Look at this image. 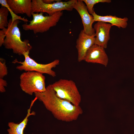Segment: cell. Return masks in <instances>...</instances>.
I'll use <instances>...</instances> for the list:
<instances>
[{"mask_svg": "<svg viewBox=\"0 0 134 134\" xmlns=\"http://www.w3.org/2000/svg\"><path fill=\"white\" fill-rule=\"evenodd\" d=\"M34 94L37 99L58 120L68 122L75 121L83 113L79 105H75L58 97L50 85L46 87L45 91Z\"/></svg>", "mask_w": 134, "mask_h": 134, "instance_id": "obj_1", "label": "cell"}, {"mask_svg": "<svg viewBox=\"0 0 134 134\" xmlns=\"http://www.w3.org/2000/svg\"><path fill=\"white\" fill-rule=\"evenodd\" d=\"M20 22L18 20L13 21L11 18L9 20L7 27L4 29L6 36L3 45L6 49L12 50L14 53L23 55L32 47L29 40L21 39V33L18 27Z\"/></svg>", "mask_w": 134, "mask_h": 134, "instance_id": "obj_2", "label": "cell"}, {"mask_svg": "<svg viewBox=\"0 0 134 134\" xmlns=\"http://www.w3.org/2000/svg\"><path fill=\"white\" fill-rule=\"evenodd\" d=\"M43 13H32L33 19L29 24L22 25L23 29L25 31H32L34 34L43 33L56 25L63 15L62 11L56 12L51 15L44 16Z\"/></svg>", "mask_w": 134, "mask_h": 134, "instance_id": "obj_3", "label": "cell"}, {"mask_svg": "<svg viewBox=\"0 0 134 134\" xmlns=\"http://www.w3.org/2000/svg\"><path fill=\"white\" fill-rule=\"evenodd\" d=\"M50 85L58 97L75 105H79L81 101V95L73 80L61 79Z\"/></svg>", "mask_w": 134, "mask_h": 134, "instance_id": "obj_4", "label": "cell"}, {"mask_svg": "<svg viewBox=\"0 0 134 134\" xmlns=\"http://www.w3.org/2000/svg\"><path fill=\"white\" fill-rule=\"evenodd\" d=\"M20 85L25 93L32 95L35 92H41L46 90L45 77L43 74L35 71H26L20 75Z\"/></svg>", "mask_w": 134, "mask_h": 134, "instance_id": "obj_5", "label": "cell"}, {"mask_svg": "<svg viewBox=\"0 0 134 134\" xmlns=\"http://www.w3.org/2000/svg\"><path fill=\"white\" fill-rule=\"evenodd\" d=\"M30 51H28L23 55L25 58L23 61H18L16 59L13 61V63H17L20 64L16 67V69L21 71L24 70L25 72L34 71L42 74H46L53 77L56 76V73L52 69L59 64L60 61L59 60L55 59L47 64L38 63L30 57Z\"/></svg>", "mask_w": 134, "mask_h": 134, "instance_id": "obj_6", "label": "cell"}, {"mask_svg": "<svg viewBox=\"0 0 134 134\" xmlns=\"http://www.w3.org/2000/svg\"><path fill=\"white\" fill-rule=\"evenodd\" d=\"M58 0L50 4L44 3L42 0H32V8L33 13H46L51 15L55 13L63 10L71 11L73 9L76 0L63 1Z\"/></svg>", "mask_w": 134, "mask_h": 134, "instance_id": "obj_7", "label": "cell"}, {"mask_svg": "<svg viewBox=\"0 0 134 134\" xmlns=\"http://www.w3.org/2000/svg\"><path fill=\"white\" fill-rule=\"evenodd\" d=\"M73 9L78 12L81 17L84 32L89 35H95V30L92 27L93 24L95 21L93 16L89 13L83 0H76L74 5Z\"/></svg>", "mask_w": 134, "mask_h": 134, "instance_id": "obj_8", "label": "cell"}, {"mask_svg": "<svg viewBox=\"0 0 134 134\" xmlns=\"http://www.w3.org/2000/svg\"><path fill=\"white\" fill-rule=\"evenodd\" d=\"M95 35L90 36L86 34L83 30L81 31L76 42V47L78 52V60H84L89 49L95 44Z\"/></svg>", "mask_w": 134, "mask_h": 134, "instance_id": "obj_9", "label": "cell"}, {"mask_svg": "<svg viewBox=\"0 0 134 134\" xmlns=\"http://www.w3.org/2000/svg\"><path fill=\"white\" fill-rule=\"evenodd\" d=\"M112 26L110 24L102 21H97L95 24L94 27L95 31V44L104 49L107 47Z\"/></svg>", "mask_w": 134, "mask_h": 134, "instance_id": "obj_10", "label": "cell"}, {"mask_svg": "<svg viewBox=\"0 0 134 134\" xmlns=\"http://www.w3.org/2000/svg\"><path fill=\"white\" fill-rule=\"evenodd\" d=\"M84 60L88 63H98L106 66L108 58L104 48L94 44L87 51Z\"/></svg>", "mask_w": 134, "mask_h": 134, "instance_id": "obj_11", "label": "cell"}, {"mask_svg": "<svg viewBox=\"0 0 134 134\" xmlns=\"http://www.w3.org/2000/svg\"><path fill=\"white\" fill-rule=\"evenodd\" d=\"M11 9L16 14H25L28 17L32 16V0H6Z\"/></svg>", "mask_w": 134, "mask_h": 134, "instance_id": "obj_12", "label": "cell"}, {"mask_svg": "<svg viewBox=\"0 0 134 134\" xmlns=\"http://www.w3.org/2000/svg\"><path fill=\"white\" fill-rule=\"evenodd\" d=\"M37 100V98L35 97L34 99L32 100L30 107L27 110V114L22 121L19 123H16L13 122L8 123V125L9 128L7 130L8 134H24V131L27 124L28 118L31 116L34 115L35 114L34 112H31V109Z\"/></svg>", "mask_w": 134, "mask_h": 134, "instance_id": "obj_13", "label": "cell"}, {"mask_svg": "<svg viewBox=\"0 0 134 134\" xmlns=\"http://www.w3.org/2000/svg\"><path fill=\"white\" fill-rule=\"evenodd\" d=\"M92 15L95 21H102L108 23L112 26H116L119 28L125 29L128 25V19L126 17L122 18L115 16L111 15L100 16L97 14L94 11Z\"/></svg>", "mask_w": 134, "mask_h": 134, "instance_id": "obj_14", "label": "cell"}, {"mask_svg": "<svg viewBox=\"0 0 134 134\" xmlns=\"http://www.w3.org/2000/svg\"><path fill=\"white\" fill-rule=\"evenodd\" d=\"M9 11L6 7L1 6L0 8V29H3L7 27L8 21V16Z\"/></svg>", "mask_w": 134, "mask_h": 134, "instance_id": "obj_15", "label": "cell"}, {"mask_svg": "<svg viewBox=\"0 0 134 134\" xmlns=\"http://www.w3.org/2000/svg\"><path fill=\"white\" fill-rule=\"evenodd\" d=\"M85 4L89 13L92 15L94 11L93 9L94 5L99 3H110L111 0H82Z\"/></svg>", "mask_w": 134, "mask_h": 134, "instance_id": "obj_16", "label": "cell"}, {"mask_svg": "<svg viewBox=\"0 0 134 134\" xmlns=\"http://www.w3.org/2000/svg\"><path fill=\"white\" fill-rule=\"evenodd\" d=\"M0 4H1V6H4L8 9L12 17L11 19L12 21L18 20H21L25 22H29V20L27 18L22 17L15 14L8 6L6 0H0Z\"/></svg>", "mask_w": 134, "mask_h": 134, "instance_id": "obj_17", "label": "cell"}, {"mask_svg": "<svg viewBox=\"0 0 134 134\" xmlns=\"http://www.w3.org/2000/svg\"><path fill=\"white\" fill-rule=\"evenodd\" d=\"M8 73V70L5 62H2L0 61V78H3L7 75Z\"/></svg>", "mask_w": 134, "mask_h": 134, "instance_id": "obj_18", "label": "cell"}, {"mask_svg": "<svg viewBox=\"0 0 134 134\" xmlns=\"http://www.w3.org/2000/svg\"><path fill=\"white\" fill-rule=\"evenodd\" d=\"M7 85L6 81L3 79L0 78V92L1 93L5 92L6 91L5 87Z\"/></svg>", "mask_w": 134, "mask_h": 134, "instance_id": "obj_19", "label": "cell"}, {"mask_svg": "<svg viewBox=\"0 0 134 134\" xmlns=\"http://www.w3.org/2000/svg\"><path fill=\"white\" fill-rule=\"evenodd\" d=\"M5 33L4 29L0 30V46L3 45L5 37Z\"/></svg>", "mask_w": 134, "mask_h": 134, "instance_id": "obj_20", "label": "cell"}, {"mask_svg": "<svg viewBox=\"0 0 134 134\" xmlns=\"http://www.w3.org/2000/svg\"><path fill=\"white\" fill-rule=\"evenodd\" d=\"M58 0H42L43 2L46 3L50 4L54 2L55 1H57Z\"/></svg>", "mask_w": 134, "mask_h": 134, "instance_id": "obj_21", "label": "cell"}]
</instances>
